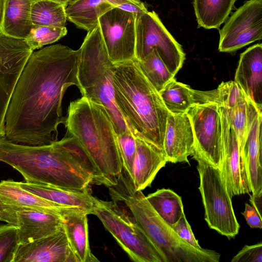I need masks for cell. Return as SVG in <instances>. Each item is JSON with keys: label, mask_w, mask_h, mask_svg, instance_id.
Segmentation results:
<instances>
[{"label": "cell", "mask_w": 262, "mask_h": 262, "mask_svg": "<svg viewBox=\"0 0 262 262\" xmlns=\"http://www.w3.org/2000/svg\"><path fill=\"white\" fill-rule=\"evenodd\" d=\"M197 161L199 189L205 210V220L210 228L230 239L238 233L239 224L236 219L229 196L223 182L220 170L199 157Z\"/></svg>", "instance_id": "8"}, {"label": "cell", "mask_w": 262, "mask_h": 262, "mask_svg": "<svg viewBox=\"0 0 262 262\" xmlns=\"http://www.w3.org/2000/svg\"><path fill=\"white\" fill-rule=\"evenodd\" d=\"M114 7L130 11L135 14L147 10L141 0H105Z\"/></svg>", "instance_id": "38"}, {"label": "cell", "mask_w": 262, "mask_h": 262, "mask_svg": "<svg viewBox=\"0 0 262 262\" xmlns=\"http://www.w3.org/2000/svg\"><path fill=\"white\" fill-rule=\"evenodd\" d=\"M31 19L33 25L65 27L67 20L66 7L49 0H38L32 3Z\"/></svg>", "instance_id": "29"}, {"label": "cell", "mask_w": 262, "mask_h": 262, "mask_svg": "<svg viewBox=\"0 0 262 262\" xmlns=\"http://www.w3.org/2000/svg\"><path fill=\"white\" fill-rule=\"evenodd\" d=\"M114 8L105 0H76L66 7L67 20L88 32L99 26V18Z\"/></svg>", "instance_id": "26"}, {"label": "cell", "mask_w": 262, "mask_h": 262, "mask_svg": "<svg viewBox=\"0 0 262 262\" xmlns=\"http://www.w3.org/2000/svg\"><path fill=\"white\" fill-rule=\"evenodd\" d=\"M247 136L241 156L250 192L262 191V111L246 95Z\"/></svg>", "instance_id": "15"}, {"label": "cell", "mask_w": 262, "mask_h": 262, "mask_svg": "<svg viewBox=\"0 0 262 262\" xmlns=\"http://www.w3.org/2000/svg\"><path fill=\"white\" fill-rule=\"evenodd\" d=\"M250 204L255 208L260 216L262 208V191L251 195H250Z\"/></svg>", "instance_id": "41"}, {"label": "cell", "mask_w": 262, "mask_h": 262, "mask_svg": "<svg viewBox=\"0 0 262 262\" xmlns=\"http://www.w3.org/2000/svg\"><path fill=\"white\" fill-rule=\"evenodd\" d=\"M220 105L198 104L186 112L193 128L194 152L210 165L220 169L222 162V125Z\"/></svg>", "instance_id": "10"}, {"label": "cell", "mask_w": 262, "mask_h": 262, "mask_svg": "<svg viewBox=\"0 0 262 262\" xmlns=\"http://www.w3.org/2000/svg\"><path fill=\"white\" fill-rule=\"evenodd\" d=\"M236 0H193L199 27L218 29L227 18Z\"/></svg>", "instance_id": "27"}, {"label": "cell", "mask_w": 262, "mask_h": 262, "mask_svg": "<svg viewBox=\"0 0 262 262\" xmlns=\"http://www.w3.org/2000/svg\"><path fill=\"white\" fill-rule=\"evenodd\" d=\"M0 161L17 170L26 182L84 191L103 185L101 174L78 140L69 135L42 145L13 143L0 137Z\"/></svg>", "instance_id": "2"}, {"label": "cell", "mask_w": 262, "mask_h": 262, "mask_svg": "<svg viewBox=\"0 0 262 262\" xmlns=\"http://www.w3.org/2000/svg\"><path fill=\"white\" fill-rule=\"evenodd\" d=\"M18 245L17 227L0 225V262H13Z\"/></svg>", "instance_id": "32"}, {"label": "cell", "mask_w": 262, "mask_h": 262, "mask_svg": "<svg viewBox=\"0 0 262 262\" xmlns=\"http://www.w3.org/2000/svg\"><path fill=\"white\" fill-rule=\"evenodd\" d=\"M3 1V0H0V19H1V15H2V11Z\"/></svg>", "instance_id": "43"}, {"label": "cell", "mask_w": 262, "mask_h": 262, "mask_svg": "<svg viewBox=\"0 0 262 262\" xmlns=\"http://www.w3.org/2000/svg\"><path fill=\"white\" fill-rule=\"evenodd\" d=\"M33 51L25 39L0 30V137L5 136V115L13 91Z\"/></svg>", "instance_id": "12"}, {"label": "cell", "mask_w": 262, "mask_h": 262, "mask_svg": "<svg viewBox=\"0 0 262 262\" xmlns=\"http://www.w3.org/2000/svg\"><path fill=\"white\" fill-rule=\"evenodd\" d=\"M67 33V29L66 27L33 25L25 40L29 47L34 51L57 41L64 36Z\"/></svg>", "instance_id": "31"}, {"label": "cell", "mask_w": 262, "mask_h": 262, "mask_svg": "<svg viewBox=\"0 0 262 262\" xmlns=\"http://www.w3.org/2000/svg\"><path fill=\"white\" fill-rule=\"evenodd\" d=\"M36 1H38V0H33V2ZM49 1H53V2H56V3H59L66 7L69 4H70L71 3H72L75 1H76V0H49Z\"/></svg>", "instance_id": "42"}, {"label": "cell", "mask_w": 262, "mask_h": 262, "mask_svg": "<svg viewBox=\"0 0 262 262\" xmlns=\"http://www.w3.org/2000/svg\"><path fill=\"white\" fill-rule=\"evenodd\" d=\"M262 244L245 245L231 259V262H261Z\"/></svg>", "instance_id": "36"}, {"label": "cell", "mask_w": 262, "mask_h": 262, "mask_svg": "<svg viewBox=\"0 0 262 262\" xmlns=\"http://www.w3.org/2000/svg\"><path fill=\"white\" fill-rule=\"evenodd\" d=\"M0 201L8 206L34 208L59 214L63 209L73 207L42 198L25 190L17 182L10 180L0 182Z\"/></svg>", "instance_id": "25"}, {"label": "cell", "mask_w": 262, "mask_h": 262, "mask_svg": "<svg viewBox=\"0 0 262 262\" xmlns=\"http://www.w3.org/2000/svg\"><path fill=\"white\" fill-rule=\"evenodd\" d=\"M220 112L223 152L220 170L223 182L232 199L235 195L249 194L250 191L237 136L230 123L226 108L220 106Z\"/></svg>", "instance_id": "14"}, {"label": "cell", "mask_w": 262, "mask_h": 262, "mask_svg": "<svg viewBox=\"0 0 262 262\" xmlns=\"http://www.w3.org/2000/svg\"><path fill=\"white\" fill-rule=\"evenodd\" d=\"M111 199L129 213L165 258L166 262H219L216 251L195 248L177 234L171 225L155 211L142 191L135 189L128 173L123 170L116 184L108 187Z\"/></svg>", "instance_id": "5"}, {"label": "cell", "mask_w": 262, "mask_h": 262, "mask_svg": "<svg viewBox=\"0 0 262 262\" xmlns=\"http://www.w3.org/2000/svg\"><path fill=\"white\" fill-rule=\"evenodd\" d=\"M146 198L157 214L170 225L176 223L184 213L181 197L173 190L158 189Z\"/></svg>", "instance_id": "28"}, {"label": "cell", "mask_w": 262, "mask_h": 262, "mask_svg": "<svg viewBox=\"0 0 262 262\" xmlns=\"http://www.w3.org/2000/svg\"><path fill=\"white\" fill-rule=\"evenodd\" d=\"M136 152L130 177L134 188L142 191L150 185L167 162L164 151L153 144L135 137Z\"/></svg>", "instance_id": "20"}, {"label": "cell", "mask_w": 262, "mask_h": 262, "mask_svg": "<svg viewBox=\"0 0 262 262\" xmlns=\"http://www.w3.org/2000/svg\"><path fill=\"white\" fill-rule=\"evenodd\" d=\"M10 206L16 212L19 244L47 236L63 228L59 214L31 208Z\"/></svg>", "instance_id": "18"}, {"label": "cell", "mask_w": 262, "mask_h": 262, "mask_svg": "<svg viewBox=\"0 0 262 262\" xmlns=\"http://www.w3.org/2000/svg\"><path fill=\"white\" fill-rule=\"evenodd\" d=\"M64 125L101 174L104 185L116 184L123 165L117 135L105 107L82 96L70 102Z\"/></svg>", "instance_id": "4"}, {"label": "cell", "mask_w": 262, "mask_h": 262, "mask_svg": "<svg viewBox=\"0 0 262 262\" xmlns=\"http://www.w3.org/2000/svg\"><path fill=\"white\" fill-rule=\"evenodd\" d=\"M33 0H3L0 30L5 34L25 39L33 24L31 9Z\"/></svg>", "instance_id": "24"}, {"label": "cell", "mask_w": 262, "mask_h": 262, "mask_svg": "<svg viewBox=\"0 0 262 262\" xmlns=\"http://www.w3.org/2000/svg\"><path fill=\"white\" fill-rule=\"evenodd\" d=\"M220 106L231 109L245 96V94L234 80L222 82L218 86Z\"/></svg>", "instance_id": "35"}, {"label": "cell", "mask_w": 262, "mask_h": 262, "mask_svg": "<svg viewBox=\"0 0 262 262\" xmlns=\"http://www.w3.org/2000/svg\"><path fill=\"white\" fill-rule=\"evenodd\" d=\"M79 49L78 78L82 96L102 104L117 135L123 133L128 127L115 101L112 81L115 63L109 58L99 26L88 32Z\"/></svg>", "instance_id": "6"}, {"label": "cell", "mask_w": 262, "mask_h": 262, "mask_svg": "<svg viewBox=\"0 0 262 262\" xmlns=\"http://www.w3.org/2000/svg\"><path fill=\"white\" fill-rule=\"evenodd\" d=\"M135 13L114 7L99 18L101 35L114 63L136 59Z\"/></svg>", "instance_id": "11"}, {"label": "cell", "mask_w": 262, "mask_h": 262, "mask_svg": "<svg viewBox=\"0 0 262 262\" xmlns=\"http://www.w3.org/2000/svg\"><path fill=\"white\" fill-rule=\"evenodd\" d=\"M138 62L143 74L159 93L175 76L169 71L156 49Z\"/></svg>", "instance_id": "30"}, {"label": "cell", "mask_w": 262, "mask_h": 262, "mask_svg": "<svg viewBox=\"0 0 262 262\" xmlns=\"http://www.w3.org/2000/svg\"><path fill=\"white\" fill-rule=\"evenodd\" d=\"M229 121L238 140L240 153L247 136L246 95L231 109H226Z\"/></svg>", "instance_id": "33"}, {"label": "cell", "mask_w": 262, "mask_h": 262, "mask_svg": "<svg viewBox=\"0 0 262 262\" xmlns=\"http://www.w3.org/2000/svg\"><path fill=\"white\" fill-rule=\"evenodd\" d=\"M88 214L85 210L77 207L64 209L60 213L69 244L78 262L99 261L90 248Z\"/></svg>", "instance_id": "22"}, {"label": "cell", "mask_w": 262, "mask_h": 262, "mask_svg": "<svg viewBox=\"0 0 262 262\" xmlns=\"http://www.w3.org/2000/svg\"><path fill=\"white\" fill-rule=\"evenodd\" d=\"M19 186L42 198L69 207H77L92 214L95 198L89 190L77 191L49 185L17 182Z\"/></svg>", "instance_id": "23"}, {"label": "cell", "mask_w": 262, "mask_h": 262, "mask_svg": "<svg viewBox=\"0 0 262 262\" xmlns=\"http://www.w3.org/2000/svg\"><path fill=\"white\" fill-rule=\"evenodd\" d=\"M92 214L98 217L133 261L166 262L144 231L119 203L95 198Z\"/></svg>", "instance_id": "7"}, {"label": "cell", "mask_w": 262, "mask_h": 262, "mask_svg": "<svg viewBox=\"0 0 262 262\" xmlns=\"http://www.w3.org/2000/svg\"><path fill=\"white\" fill-rule=\"evenodd\" d=\"M219 50L231 53L262 38V0H249L235 11L220 32Z\"/></svg>", "instance_id": "13"}, {"label": "cell", "mask_w": 262, "mask_h": 262, "mask_svg": "<svg viewBox=\"0 0 262 262\" xmlns=\"http://www.w3.org/2000/svg\"><path fill=\"white\" fill-rule=\"evenodd\" d=\"M164 103L169 113H186L192 106L209 103H216L220 105L218 91H199L189 85L171 80L159 92Z\"/></svg>", "instance_id": "21"}, {"label": "cell", "mask_w": 262, "mask_h": 262, "mask_svg": "<svg viewBox=\"0 0 262 262\" xmlns=\"http://www.w3.org/2000/svg\"><path fill=\"white\" fill-rule=\"evenodd\" d=\"M112 81L116 105L128 129L135 137L163 150L169 112L138 60L115 63Z\"/></svg>", "instance_id": "3"}, {"label": "cell", "mask_w": 262, "mask_h": 262, "mask_svg": "<svg viewBox=\"0 0 262 262\" xmlns=\"http://www.w3.org/2000/svg\"><path fill=\"white\" fill-rule=\"evenodd\" d=\"M245 95L262 110V45L256 44L240 55L234 80Z\"/></svg>", "instance_id": "19"}, {"label": "cell", "mask_w": 262, "mask_h": 262, "mask_svg": "<svg viewBox=\"0 0 262 262\" xmlns=\"http://www.w3.org/2000/svg\"><path fill=\"white\" fill-rule=\"evenodd\" d=\"M0 221L17 226L15 211L11 207L5 205L0 201Z\"/></svg>", "instance_id": "40"}, {"label": "cell", "mask_w": 262, "mask_h": 262, "mask_svg": "<svg viewBox=\"0 0 262 262\" xmlns=\"http://www.w3.org/2000/svg\"><path fill=\"white\" fill-rule=\"evenodd\" d=\"M171 226L180 238L187 243L195 248H201L193 234L184 213L179 220Z\"/></svg>", "instance_id": "37"}, {"label": "cell", "mask_w": 262, "mask_h": 262, "mask_svg": "<svg viewBox=\"0 0 262 262\" xmlns=\"http://www.w3.org/2000/svg\"><path fill=\"white\" fill-rule=\"evenodd\" d=\"M13 262H78L63 227L47 236L19 244Z\"/></svg>", "instance_id": "16"}, {"label": "cell", "mask_w": 262, "mask_h": 262, "mask_svg": "<svg viewBox=\"0 0 262 262\" xmlns=\"http://www.w3.org/2000/svg\"><path fill=\"white\" fill-rule=\"evenodd\" d=\"M117 138L123 168L131 177L136 152L135 137L128 128Z\"/></svg>", "instance_id": "34"}, {"label": "cell", "mask_w": 262, "mask_h": 262, "mask_svg": "<svg viewBox=\"0 0 262 262\" xmlns=\"http://www.w3.org/2000/svg\"><path fill=\"white\" fill-rule=\"evenodd\" d=\"M248 225L251 228H262L261 216L251 205L246 203L245 210L242 213Z\"/></svg>", "instance_id": "39"}, {"label": "cell", "mask_w": 262, "mask_h": 262, "mask_svg": "<svg viewBox=\"0 0 262 262\" xmlns=\"http://www.w3.org/2000/svg\"><path fill=\"white\" fill-rule=\"evenodd\" d=\"M80 49L56 44L33 51L16 83L5 119V136L17 144L42 145L57 141L64 123L62 101L67 90H80Z\"/></svg>", "instance_id": "1"}, {"label": "cell", "mask_w": 262, "mask_h": 262, "mask_svg": "<svg viewBox=\"0 0 262 262\" xmlns=\"http://www.w3.org/2000/svg\"><path fill=\"white\" fill-rule=\"evenodd\" d=\"M194 138L190 118L186 113H168L163 140V150L167 162L189 163L193 154Z\"/></svg>", "instance_id": "17"}, {"label": "cell", "mask_w": 262, "mask_h": 262, "mask_svg": "<svg viewBox=\"0 0 262 262\" xmlns=\"http://www.w3.org/2000/svg\"><path fill=\"white\" fill-rule=\"evenodd\" d=\"M135 57L141 60L156 49L169 71L174 76L185 59L182 46L154 11L139 13L136 16Z\"/></svg>", "instance_id": "9"}]
</instances>
